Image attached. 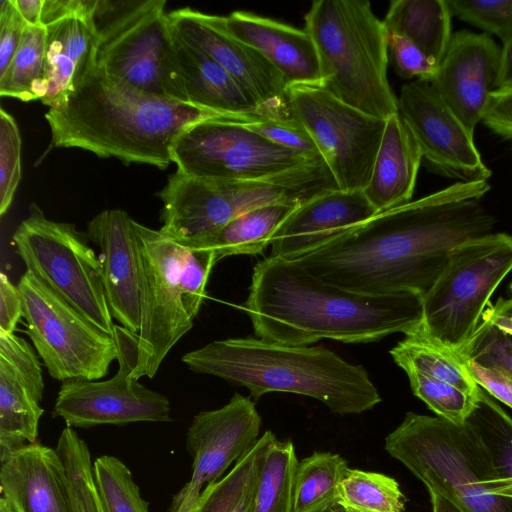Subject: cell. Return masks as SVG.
<instances>
[{"mask_svg":"<svg viewBox=\"0 0 512 512\" xmlns=\"http://www.w3.org/2000/svg\"><path fill=\"white\" fill-rule=\"evenodd\" d=\"M490 188L488 181L456 182L378 213L293 261L351 291L423 297L457 246L492 233L495 218L482 204Z\"/></svg>","mask_w":512,"mask_h":512,"instance_id":"cell-1","label":"cell"},{"mask_svg":"<svg viewBox=\"0 0 512 512\" xmlns=\"http://www.w3.org/2000/svg\"><path fill=\"white\" fill-rule=\"evenodd\" d=\"M245 308L258 338L293 346L321 339L374 342L408 335L423 323L421 295L351 291L272 256L254 266Z\"/></svg>","mask_w":512,"mask_h":512,"instance_id":"cell-2","label":"cell"},{"mask_svg":"<svg viewBox=\"0 0 512 512\" xmlns=\"http://www.w3.org/2000/svg\"><path fill=\"white\" fill-rule=\"evenodd\" d=\"M227 117L153 95L118 80L95 63L45 118L55 147L166 168L171 147L187 128Z\"/></svg>","mask_w":512,"mask_h":512,"instance_id":"cell-3","label":"cell"},{"mask_svg":"<svg viewBox=\"0 0 512 512\" xmlns=\"http://www.w3.org/2000/svg\"><path fill=\"white\" fill-rule=\"evenodd\" d=\"M193 372L244 386L250 398L288 392L315 398L339 415L371 410L382 399L362 365L323 347L285 345L260 338H229L189 351Z\"/></svg>","mask_w":512,"mask_h":512,"instance_id":"cell-4","label":"cell"},{"mask_svg":"<svg viewBox=\"0 0 512 512\" xmlns=\"http://www.w3.org/2000/svg\"><path fill=\"white\" fill-rule=\"evenodd\" d=\"M304 29L317 49L323 86L381 120L398 113L387 76L388 32L367 0H315Z\"/></svg>","mask_w":512,"mask_h":512,"instance_id":"cell-5","label":"cell"},{"mask_svg":"<svg viewBox=\"0 0 512 512\" xmlns=\"http://www.w3.org/2000/svg\"><path fill=\"white\" fill-rule=\"evenodd\" d=\"M384 447L427 489L441 492L465 512H512V497L491 491L488 454L466 423L408 412Z\"/></svg>","mask_w":512,"mask_h":512,"instance_id":"cell-6","label":"cell"},{"mask_svg":"<svg viewBox=\"0 0 512 512\" xmlns=\"http://www.w3.org/2000/svg\"><path fill=\"white\" fill-rule=\"evenodd\" d=\"M334 189L339 188L322 158L256 180H218L176 172L163 191V214L174 236L194 242L255 208L303 204Z\"/></svg>","mask_w":512,"mask_h":512,"instance_id":"cell-7","label":"cell"},{"mask_svg":"<svg viewBox=\"0 0 512 512\" xmlns=\"http://www.w3.org/2000/svg\"><path fill=\"white\" fill-rule=\"evenodd\" d=\"M511 270L512 235L492 232L457 246L422 297L423 332L446 347L462 349Z\"/></svg>","mask_w":512,"mask_h":512,"instance_id":"cell-8","label":"cell"},{"mask_svg":"<svg viewBox=\"0 0 512 512\" xmlns=\"http://www.w3.org/2000/svg\"><path fill=\"white\" fill-rule=\"evenodd\" d=\"M29 271L103 332L116 325L107 303L100 257L70 223L45 217L32 205L12 236Z\"/></svg>","mask_w":512,"mask_h":512,"instance_id":"cell-9","label":"cell"},{"mask_svg":"<svg viewBox=\"0 0 512 512\" xmlns=\"http://www.w3.org/2000/svg\"><path fill=\"white\" fill-rule=\"evenodd\" d=\"M17 286L23 299L25 332L49 375L61 382L105 377L118 358L114 336L96 327L29 271Z\"/></svg>","mask_w":512,"mask_h":512,"instance_id":"cell-10","label":"cell"},{"mask_svg":"<svg viewBox=\"0 0 512 512\" xmlns=\"http://www.w3.org/2000/svg\"><path fill=\"white\" fill-rule=\"evenodd\" d=\"M164 0H99L94 63L139 90L170 99L167 59L172 38Z\"/></svg>","mask_w":512,"mask_h":512,"instance_id":"cell-11","label":"cell"},{"mask_svg":"<svg viewBox=\"0 0 512 512\" xmlns=\"http://www.w3.org/2000/svg\"><path fill=\"white\" fill-rule=\"evenodd\" d=\"M288 104L314 141L338 188L363 191L386 121L342 102L321 85L288 87Z\"/></svg>","mask_w":512,"mask_h":512,"instance_id":"cell-12","label":"cell"},{"mask_svg":"<svg viewBox=\"0 0 512 512\" xmlns=\"http://www.w3.org/2000/svg\"><path fill=\"white\" fill-rule=\"evenodd\" d=\"M140 259L141 325L132 376L153 378L174 345L192 328L180 285L185 247L134 222Z\"/></svg>","mask_w":512,"mask_h":512,"instance_id":"cell-13","label":"cell"},{"mask_svg":"<svg viewBox=\"0 0 512 512\" xmlns=\"http://www.w3.org/2000/svg\"><path fill=\"white\" fill-rule=\"evenodd\" d=\"M319 158L275 144L230 117L195 123L171 147L177 171L218 180L269 178Z\"/></svg>","mask_w":512,"mask_h":512,"instance_id":"cell-14","label":"cell"},{"mask_svg":"<svg viewBox=\"0 0 512 512\" xmlns=\"http://www.w3.org/2000/svg\"><path fill=\"white\" fill-rule=\"evenodd\" d=\"M261 417L250 397L239 393L224 406L197 413L188 428L186 449L192 458L190 480L172 499L169 512H193L206 486L246 456L260 436Z\"/></svg>","mask_w":512,"mask_h":512,"instance_id":"cell-15","label":"cell"},{"mask_svg":"<svg viewBox=\"0 0 512 512\" xmlns=\"http://www.w3.org/2000/svg\"><path fill=\"white\" fill-rule=\"evenodd\" d=\"M398 113L415 138L426 167L456 182L488 181L491 170L474 135L445 104L431 83L413 80L401 87Z\"/></svg>","mask_w":512,"mask_h":512,"instance_id":"cell-16","label":"cell"},{"mask_svg":"<svg viewBox=\"0 0 512 512\" xmlns=\"http://www.w3.org/2000/svg\"><path fill=\"white\" fill-rule=\"evenodd\" d=\"M117 373L107 380L71 379L62 382L53 416L71 428L122 426L136 422H170L171 405L163 394L132 376L134 363L119 358Z\"/></svg>","mask_w":512,"mask_h":512,"instance_id":"cell-17","label":"cell"},{"mask_svg":"<svg viewBox=\"0 0 512 512\" xmlns=\"http://www.w3.org/2000/svg\"><path fill=\"white\" fill-rule=\"evenodd\" d=\"M168 20L182 40L209 55L253 97L262 115L291 114L288 85L257 50L211 24L205 13L182 8L168 13Z\"/></svg>","mask_w":512,"mask_h":512,"instance_id":"cell-18","label":"cell"},{"mask_svg":"<svg viewBox=\"0 0 512 512\" xmlns=\"http://www.w3.org/2000/svg\"><path fill=\"white\" fill-rule=\"evenodd\" d=\"M501 47L485 33L461 30L450 39L431 85L474 135L497 89Z\"/></svg>","mask_w":512,"mask_h":512,"instance_id":"cell-19","label":"cell"},{"mask_svg":"<svg viewBox=\"0 0 512 512\" xmlns=\"http://www.w3.org/2000/svg\"><path fill=\"white\" fill-rule=\"evenodd\" d=\"M44 379L30 343L0 331V458L37 442Z\"/></svg>","mask_w":512,"mask_h":512,"instance_id":"cell-20","label":"cell"},{"mask_svg":"<svg viewBox=\"0 0 512 512\" xmlns=\"http://www.w3.org/2000/svg\"><path fill=\"white\" fill-rule=\"evenodd\" d=\"M134 222L121 209H106L87 224L99 248L102 278L112 317L138 334L141 325L140 259Z\"/></svg>","mask_w":512,"mask_h":512,"instance_id":"cell-21","label":"cell"},{"mask_svg":"<svg viewBox=\"0 0 512 512\" xmlns=\"http://www.w3.org/2000/svg\"><path fill=\"white\" fill-rule=\"evenodd\" d=\"M363 191L334 189L297 207L272 239V257L295 260L377 215Z\"/></svg>","mask_w":512,"mask_h":512,"instance_id":"cell-22","label":"cell"},{"mask_svg":"<svg viewBox=\"0 0 512 512\" xmlns=\"http://www.w3.org/2000/svg\"><path fill=\"white\" fill-rule=\"evenodd\" d=\"M171 31L167 60L171 100L227 117L261 114L253 97L221 65Z\"/></svg>","mask_w":512,"mask_h":512,"instance_id":"cell-23","label":"cell"},{"mask_svg":"<svg viewBox=\"0 0 512 512\" xmlns=\"http://www.w3.org/2000/svg\"><path fill=\"white\" fill-rule=\"evenodd\" d=\"M225 33L257 50L281 74L288 87L321 85L323 78L315 44L305 29L251 12L227 16L205 14Z\"/></svg>","mask_w":512,"mask_h":512,"instance_id":"cell-24","label":"cell"},{"mask_svg":"<svg viewBox=\"0 0 512 512\" xmlns=\"http://www.w3.org/2000/svg\"><path fill=\"white\" fill-rule=\"evenodd\" d=\"M0 489L12 512H75L56 449L28 443L0 458Z\"/></svg>","mask_w":512,"mask_h":512,"instance_id":"cell-25","label":"cell"},{"mask_svg":"<svg viewBox=\"0 0 512 512\" xmlns=\"http://www.w3.org/2000/svg\"><path fill=\"white\" fill-rule=\"evenodd\" d=\"M46 27L45 95L49 108L60 105L75 84L94 64L96 28L94 15H70Z\"/></svg>","mask_w":512,"mask_h":512,"instance_id":"cell-26","label":"cell"},{"mask_svg":"<svg viewBox=\"0 0 512 512\" xmlns=\"http://www.w3.org/2000/svg\"><path fill=\"white\" fill-rule=\"evenodd\" d=\"M421 163L422 154L411 131L399 113L391 116L363 190L378 213L411 201Z\"/></svg>","mask_w":512,"mask_h":512,"instance_id":"cell-27","label":"cell"},{"mask_svg":"<svg viewBox=\"0 0 512 512\" xmlns=\"http://www.w3.org/2000/svg\"><path fill=\"white\" fill-rule=\"evenodd\" d=\"M301 204L274 203L241 214L186 247L206 249L216 261L232 255H256L270 244L284 220Z\"/></svg>","mask_w":512,"mask_h":512,"instance_id":"cell-28","label":"cell"},{"mask_svg":"<svg viewBox=\"0 0 512 512\" xmlns=\"http://www.w3.org/2000/svg\"><path fill=\"white\" fill-rule=\"evenodd\" d=\"M451 17L447 0H393L383 22L389 34L407 38L440 65L452 37Z\"/></svg>","mask_w":512,"mask_h":512,"instance_id":"cell-29","label":"cell"},{"mask_svg":"<svg viewBox=\"0 0 512 512\" xmlns=\"http://www.w3.org/2000/svg\"><path fill=\"white\" fill-rule=\"evenodd\" d=\"M390 355L406 373L416 372L472 394L479 392L480 387L473 379L460 352L427 336L422 326L415 332L405 335L404 339L390 350Z\"/></svg>","mask_w":512,"mask_h":512,"instance_id":"cell-30","label":"cell"},{"mask_svg":"<svg viewBox=\"0 0 512 512\" xmlns=\"http://www.w3.org/2000/svg\"><path fill=\"white\" fill-rule=\"evenodd\" d=\"M465 423L488 454L493 469L491 491L512 497V418L480 387L477 403Z\"/></svg>","mask_w":512,"mask_h":512,"instance_id":"cell-31","label":"cell"},{"mask_svg":"<svg viewBox=\"0 0 512 512\" xmlns=\"http://www.w3.org/2000/svg\"><path fill=\"white\" fill-rule=\"evenodd\" d=\"M349 467L339 454L317 451L297 464L293 512H330L337 506V488Z\"/></svg>","mask_w":512,"mask_h":512,"instance_id":"cell-32","label":"cell"},{"mask_svg":"<svg viewBox=\"0 0 512 512\" xmlns=\"http://www.w3.org/2000/svg\"><path fill=\"white\" fill-rule=\"evenodd\" d=\"M474 364L512 377V299H502L486 308L466 345L459 350Z\"/></svg>","mask_w":512,"mask_h":512,"instance_id":"cell-33","label":"cell"},{"mask_svg":"<svg viewBox=\"0 0 512 512\" xmlns=\"http://www.w3.org/2000/svg\"><path fill=\"white\" fill-rule=\"evenodd\" d=\"M46 27L27 25L21 44L6 72L0 76V96L21 101L45 95Z\"/></svg>","mask_w":512,"mask_h":512,"instance_id":"cell-34","label":"cell"},{"mask_svg":"<svg viewBox=\"0 0 512 512\" xmlns=\"http://www.w3.org/2000/svg\"><path fill=\"white\" fill-rule=\"evenodd\" d=\"M292 441L270 445L255 486L252 512H293V484L298 464Z\"/></svg>","mask_w":512,"mask_h":512,"instance_id":"cell-35","label":"cell"},{"mask_svg":"<svg viewBox=\"0 0 512 512\" xmlns=\"http://www.w3.org/2000/svg\"><path fill=\"white\" fill-rule=\"evenodd\" d=\"M336 501L343 510L355 512H403L406 498L394 478L349 468L338 485Z\"/></svg>","mask_w":512,"mask_h":512,"instance_id":"cell-36","label":"cell"},{"mask_svg":"<svg viewBox=\"0 0 512 512\" xmlns=\"http://www.w3.org/2000/svg\"><path fill=\"white\" fill-rule=\"evenodd\" d=\"M276 439L265 431L254 448L218 481L202 491L196 512H234L244 494L257 481L266 453Z\"/></svg>","mask_w":512,"mask_h":512,"instance_id":"cell-37","label":"cell"},{"mask_svg":"<svg viewBox=\"0 0 512 512\" xmlns=\"http://www.w3.org/2000/svg\"><path fill=\"white\" fill-rule=\"evenodd\" d=\"M93 478L104 512H149V503L119 458L99 456L93 463Z\"/></svg>","mask_w":512,"mask_h":512,"instance_id":"cell-38","label":"cell"},{"mask_svg":"<svg viewBox=\"0 0 512 512\" xmlns=\"http://www.w3.org/2000/svg\"><path fill=\"white\" fill-rule=\"evenodd\" d=\"M411 389L438 417L463 425L473 411L478 395L416 372L406 373Z\"/></svg>","mask_w":512,"mask_h":512,"instance_id":"cell-39","label":"cell"},{"mask_svg":"<svg viewBox=\"0 0 512 512\" xmlns=\"http://www.w3.org/2000/svg\"><path fill=\"white\" fill-rule=\"evenodd\" d=\"M230 119L289 150L309 158L321 157L308 132L292 114L285 116L250 114L230 117Z\"/></svg>","mask_w":512,"mask_h":512,"instance_id":"cell-40","label":"cell"},{"mask_svg":"<svg viewBox=\"0 0 512 512\" xmlns=\"http://www.w3.org/2000/svg\"><path fill=\"white\" fill-rule=\"evenodd\" d=\"M452 16L497 35L512 38V0H447Z\"/></svg>","mask_w":512,"mask_h":512,"instance_id":"cell-41","label":"cell"},{"mask_svg":"<svg viewBox=\"0 0 512 512\" xmlns=\"http://www.w3.org/2000/svg\"><path fill=\"white\" fill-rule=\"evenodd\" d=\"M21 179V136L15 119L0 109V215L10 208Z\"/></svg>","mask_w":512,"mask_h":512,"instance_id":"cell-42","label":"cell"},{"mask_svg":"<svg viewBox=\"0 0 512 512\" xmlns=\"http://www.w3.org/2000/svg\"><path fill=\"white\" fill-rule=\"evenodd\" d=\"M216 263L215 255L210 250L185 249L181 261L180 285L186 312L193 320L201 308L209 275Z\"/></svg>","mask_w":512,"mask_h":512,"instance_id":"cell-43","label":"cell"},{"mask_svg":"<svg viewBox=\"0 0 512 512\" xmlns=\"http://www.w3.org/2000/svg\"><path fill=\"white\" fill-rule=\"evenodd\" d=\"M388 52L395 72L403 79L431 83L439 65L407 38L388 33Z\"/></svg>","mask_w":512,"mask_h":512,"instance_id":"cell-44","label":"cell"},{"mask_svg":"<svg viewBox=\"0 0 512 512\" xmlns=\"http://www.w3.org/2000/svg\"><path fill=\"white\" fill-rule=\"evenodd\" d=\"M27 23L13 0L0 2V76L8 69L24 36Z\"/></svg>","mask_w":512,"mask_h":512,"instance_id":"cell-45","label":"cell"},{"mask_svg":"<svg viewBox=\"0 0 512 512\" xmlns=\"http://www.w3.org/2000/svg\"><path fill=\"white\" fill-rule=\"evenodd\" d=\"M482 122L495 134L512 142V87L492 92Z\"/></svg>","mask_w":512,"mask_h":512,"instance_id":"cell-46","label":"cell"},{"mask_svg":"<svg viewBox=\"0 0 512 512\" xmlns=\"http://www.w3.org/2000/svg\"><path fill=\"white\" fill-rule=\"evenodd\" d=\"M23 317V299L18 286L8 276L0 274V331L8 334L15 332Z\"/></svg>","mask_w":512,"mask_h":512,"instance_id":"cell-47","label":"cell"},{"mask_svg":"<svg viewBox=\"0 0 512 512\" xmlns=\"http://www.w3.org/2000/svg\"><path fill=\"white\" fill-rule=\"evenodd\" d=\"M466 362L478 386L484 389L494 399L512 408V377L495 369L485 368L468 361Z\"/></svg>","mask_w":512,"mask_h":512,"instance_id":"cell-48","label":"cell"},{"mask_svg":"<svg viewBox=\"0 0 512 512\" xmlns=\"http://www.w3.org/2000/svg\"><path fill=\"white\" fill-rule=\"evenodd\" d=\"M99 0H44L41 23L46 26L61 18L80 14L93 16Z\"/></svg>","mask_w":512,"mask_h":512,"instance_id":"cell-49","label":"cell"},{"mask_svg":"<svg viewBox=\"0 0 512 512\" xmlns=\"http://www.w3.org/2000/svg\"><path fill=\"white\" fill-rule=\"evenodd\" d=\"M27 25L43 26L41 23L44 0H13Z\"/></svg>","mask_w":512,"mask_h":512,"instance_id":"cell-50","label":"cell"},{"mask_svg":"<svg viewBox=\"0 0 512 512\" xmlns=\"http://www.w3.org/2000/svg\"><path fill=\"white\" fill-rule=\"evenodd\" d=\"M512 87V38L503 41L497 88Z\"/></svg>","mask_w":512,"mask_h":512,"instance_id":"cell-51","label":"cell"},{"mask_svg":"<svg viewBox=\"0 0 512 512\" xmlns=\"http://www.w3.org/2000/svg\"><path fill=\"white\" fill-rule=\"evenodd\" d=\"M432 504V512H465L453 500L434 489H427Z\"/></svg>","mask_w":512,"mask_h":512,"instance_id":"cell-52","label":"cell"},{"mask_svg":"<svg viewBox=\"0 0 512 512\" xmlns=\"http://www.w3.org/2000/svg\"><path fill=\"white\" fill-rule=\"evenodd\" d=\"M256 483H257V481L244 494L243 498L241 499L239 505L236 507L234 512H252L254 491H255Z\"/></svg>","mask_w":512,"mask_h":512,"instance_id":"cell-53","label":"cell"},{"mask_svg":"<svg viewBox=\"0 0 512 512\" xmlns=\"http://www.w3.org/2000/svg\"><path fill=\"white\" fill-rule=\"evenodd\" d=\"M0 512H12L4 498H0Z\"/></svg>","mask_w":512,"mask_h":512,"instance_id":"cell-54","label":"cell"},{"mask_svg":"<svg viewBox=\"0 0 512 512\" xmlns=\"http://www.w3.org/2000/svg\"><path fill=\"white\" fill-rule=\"evenodd\" d=\"M509 290L512 292V281H511V283L509 285Z\"/></svg>","mask_w":512,"mask_h":512,"instance_id":"cell-55","label":"cell"},{"mask_svg":"<svg viewBox=\"0 0 512 512\" xmlns=\"http://www.w3.org/2000/svg\"><path fill=\"white\" fill-rule=\"evenodd\" d=\"M343 512H355V511H352V510H343Z\"/></svg>","mask_w":512,"mask_h":512,"instance_id":"cell-56","label":"cell"},{"mask_svg":"<svg viewBox=\"0 0 512 512\" xmlns=\"http://www.w3.org/2000/svg\"><path fill=\"white\" fill-rule=\"evenodd\" d=\"M330 512H337V511H335V510H332V511H330Z\"/></svg>","mask_w":512,"mask_h":512,"instance_id":"cell-57","label":"cell"},{"mask_svg":"<svg viewBox=\"0 0 512 512\" xmlns=\"http://www.w3.org/2000/svg\"><path fill=\"white\" fill-rule=\"evenodd\" d=\"M196 509H197V508H196ZM193 512H196V510H195V511H193Z\"/></svg>","mask_w":512,"mask_h":512,"instance_id":"cell-58","label":"cell"}]
</instances>
